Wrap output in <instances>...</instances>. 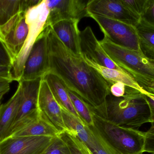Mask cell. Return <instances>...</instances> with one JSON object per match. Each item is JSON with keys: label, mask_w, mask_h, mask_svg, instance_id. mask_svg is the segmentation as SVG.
I'll use <instances>...</instances> for the list:
<instances>
[{"label": "cell", "mask_w": 154, "mask_h": 154, "mask_svg": "<svg viewBox=\"0 0 154 154\" xmlns=\"http://www.w3.org/2000/svg\"><path fill=\"white\" fill-rule=\"evenodd\" d=\"M11 69V66L0 63V78L6 79L13 81Z\"/></svg>", "instance_id": "cell-30"}, {"label": "cell", "mask_w": 154, "mask_h": 154, "mask_svg": "<svg viewBox=\"0 0 154 154\" xmlns=\"http://www.w3.org/2000/svg\"><path fill=\"white\" fill-rule=\"evenodd\" d=\"M44 154H71L66 144L60 137H55L51 145Z\"/></svg>", "instance_id": "cell-25"}, {"label": "cell", "mask_w": 154, "mask_h": 154, "mask_svg": "<svg viewBox=\"0 0 154 154\" xmlns=\"http://www.w3.org/2000/svg\"><path fill=\"white\" fill-rule=\"evenodd\" d=\"M37 109L45 116L59 131L60 134L66 131L62 111L44 78L41 81L38 95Z\"/></svg>", "instance_id": "cell-13"}, {"label": "cell", "mask_w": 154, "mask_h": 154, "mask_svg": "<svg viewBox=\"0 0 154 154\" xmlns=\"http://www.w3.org/2000/svg\"><path fill=\"white\" fill-rule=\"evenodd\" d=\"M130 12L141 18L146 0H120Z\"/></svg>", "instance_id": "cell-27"}, {"label": "cell", "mask_w": 154, "mask_h": 154, "mask_svg": "<svg viewBox=\"0 0 154 154\" xmlns=\"http://www.w3.org/2000/svg\"><path fill=\"white\" fill-rule=\"evenodd\" d=\"M89 15L98 24L104 37L111 42L123 48L141 52L138 35L135 26L104 16L90 14Z\"/></svg>", "instance_id": "cell-7"}, {"label": "cell", "mask_w": 154, "mask_h": 154, "mask_svg": "<svg viewBox=\"0 0 154 154\" xmlns=\"http://www.w3.org/2000/svg\"><path fill=\"white\" fill-rule=\"evenodd\" d=\"M55 137L49 136L7 137L0 142V154H44Z\"/></svg>", "instance_id": "cell-10"}, {"label": "cell", "mask_w": 154, "mask_h": 154, "mask_svg": "<svg viewBox=\"0 0 154 154\" xmlns=\"http://www.w3.org/2000/svg\"><path fill=\"white\" fill-rule=\"evenodd\" d=\"M90 14L107 17L135 27L140 17L128 10L120 0H90L87 5Z\"/></svg>", "instance_id": "cell-12"}, {"label": "cell", "mask_w": 154, "mask_h": 154, "mask_svg": "<svg viewBox=\"0 0 154 154\" xmlns=\"http://www.w3.org/2000/svg\"><path fill=\"white\" fill-rule=\"evenodd\" d=\"M48 14L45 0H42L25 13V21L29 27V32L23 47L12 65L14 81L18 83L20 81L26 60L38 37L45 29Z\"/></svg>", "instance_id": "cell-5"}, {"label": "cell", "mask_w": 154, "mask_h": 154, "mask_svg": "<svg viewBox=\"0 0 154 154\" xmlns=\"http://www.w3.org/2000/svg\"><path fill=\"white\" fill-rule=\"evenodd\" d=\"M79 36L82 55L100 66L126 72L107 55L90 26L80 31Z\"/></svg>", "instance_id": "cell-14"}, {"label": "cell", "mask_w": 154, "mask_h": 154, "mask_svg": "<svg viewBox=\"0 0 154 154\" xmlns=\"http://www.w3.org/2000/svg\"><path fill=\"white\" fill-rule=\"evenodd\" d=\"M148 61H149L151 66L154 69V61L150 60H148Z\"/></svg>", "instance_id": "cell-36"}, {"label": "cell", "mask_w": 154, "mask_h": 154, "mask_svg": "<svg viewBox=\"0 0 154 154\" xmlns=\"http://www.w3.org/2000/svg\"><path fill=\"white\" fill-rule=\"evenodd\" d=\"M59 131L41 113L28 122L10 137L23 136H59Z\"/></svg>", "instance_id": "cell-18"}, {"label": "cell", "mask_w": 154, "mask_h": 154, "mask_svg": "<svg viewBox=\"0 0 154 154\" xmlns=\"http://www.w3.org/2000/svg\"><path fill=\"white\" fill-rule=\"evenodd\" d=\"M42 0H0V26L19 13H26Z\"/></svg>", "instance_id": "cell-21"}, {"label": "cell", "mask_w": 154, "mask_h": 154, "mask_svg": "<svg viewBox=\"0 0 154 154\" xmlns=\"http://www.w3.org/2000/svg\"><path fill=\"white\" fill-rule=\"evenodd\" d=\"M69 96L73 106L84 125H94L91 107L77 95L68 90Z\"/></svg>", "instance_id": "cell-23"}, {"label": "cell", "mask_w": 154, "mask_h": 154, "mask_svg": "<svg viewBox=\"0 0 154 154\" xmlns=\"http://www.w3.org/2000/svg\"><path fill=\"white\" fill-rule=\"evenodd\" d=\"M59 137L66 144L71 154H91L82 142L73 134L66 131Z\"/></svg>", "instance_id": "cell-24"}, {"label": "cell", "mask_w": 154, "mask_h": 154, "mask_svg": "<svg viewBox=\"0 0 154 154\" xmlns=\"http://www.w3.org/2000/svg\"><path fill=\"white\" fill-rule=\"evenodd\" d=\"M25 13L16 14L0 26V41L6 50L12 66L27 39L29 27L25 21Z\"/></svg>", "instance_id": "cell-8"}, {"label": "cell", "mask_w": 154, "mask_h": 154, "mask_svg": "<svg viewBox=\"0 0 154 154\" xmlns=\"http://www.w3.org/2000/svg\"><path fill=\"white\" fill-rule=\"evenodd\" d=\"M126 87L125 84L120 82L114 83L110 86V94L116 97L123 96L125 94Z\"/></svg>", "instance_id": "cell-29"}, {"label": "cell", "mask_w": 154, "mask_h": 154, "mask_svg": "<svg viewBox=\"0 0 154 154\" xmlns=\"http://www.w3.org/2000/svg\"><path fill=\"white\" fill-rule=\"evenodd\" d=\"M21 97V85L19 83L13 96L0 107V142L9 137L19 110Z\"/></svg>", "instance_id": "cell-17"}, {"label": "cell", "mask_w": 154, "mask_h": 154, "mask_svg": "<svg viewBox=\"0 0 154 154\" xmlns=\"http://www.w3.org/2000/svg\"><path fill=\"white\" fill-rule=\"evenodd\" d=\"M145 92L154 96V80L137 82Z\"/></svg>", "instance_id": "cell-32"}, {"label": "cell", "mask_w": 154, "mask_h": 154, "mask_svg": "<svg viewBox=\"0 0 154 154\" xmlns=\"http://www.w3.org/2000/svg\"><path fill=\"white\" fill-rule=\"evenodd\" d=\"M48 42V72L57 76L74 92L103 115L111 85L81 56L75 55L58 38L51 26L46 27Z\"/></svg>", "instance_id": "cell-1"}, {"label": "cell", "mask_w": 154, "mask_h": 154, "mask_svg": "<svg viewBox=\"0 0 154 154\" xmlns=\"http://www.w3.org/2000/svg\"><path fill=\"white\" fill-rule=\"evenodd\" d=\"M12 81L6 79L0 78V93L5 91L8 92L10 89V84Z\"/></svg>", "instance_id": "cell-34"}, {"label": "cell", "mask_w": 154, "mask_h": 154, "mask_svg": "<svg viewBox=\"0 0 154 154\" xmlns=\"http://www.w3.org/2000/svg\"><path fill=\"white\" fill-rule=\"evenodd\" d=\"M144 152L154 154V127H151L145 133Z\"/></svg>", "instance_id": "cell-28"}, {"label": "cell", "mask_w": 154, "mask_h": 154, "mask_svg": "<svg viewBox=\"0 0 154 154\" xmlns=\"http://www.w3.org/2000/svg\"><path fill=\"white\" fill-rule=\"evenodd\" d=\"M49 14L45 28L65 20L80 21L89 17L87 9L88 1L84 0H45Z\"/></svg>", "instance_id": "cell-11"}, {"label": "cell", "mask_w": 154, "mask_h": 154, "mask_svg": "<svg viewBox=\"0 0 154 154\" xmlns=\"http://www.w3.org/2000/svg\"><path fill=\"white\" fill-rule=\"evenodd\" d=\"M7 92H8L7 91H5V92H3L2 93H0V107H1V105H2V99L4 95L6 94Z\"/></svg>", "instance_id": "cell-35"}, {"label": "cell", "mask_w": 154, "mask_h": 154, "mask_svg": "<svg viewBox=\"0 0 154 154\" xmlns=\"http://www.w3.org/2000/svg\"><path fill=\"white\" fill-rule=\"evenodd\" d=\"M143 93L150 107V111H151L150 123L152 124L151 127H154V96L149 94L145 91H144Z\"/></svg>", "instance_id": "cell-31"}, {"label": "cell", "mask_w": 154, "mask_h": 154, "mask_svg": "<svg viewBox=\"0 0 154 154\" xmlns=\"http://www.w3.org/2000/svg\"><path fill=\"white\" fill-rule=\"evenodd\" d=\"M0 63L5 64V65H9L11 67V60L9 56L1 41H0Z\"/></svg>", "instance_id": "cell-33"}, {"label": "cell", "mask_w": 154, "mask_h": 154, "mask_svg": "<svg viewBox=\"0 0 154 154\" xmlns=\"http://www.w3.org/2000/svg\"><path fill=\"white\" fill-rule=\"evenodd\" d=\"M81 57L88 65L95 68L111 85L120 82L125 84L128 87L131 88L143 93L144 92V90L135 79L126 72L106 68L97 64L84 55H82Z\"/></svg>", "instance_id": "cell-19"}, {"label": "cell", "mask_w": 154, "mask_h": 154, "mask_svg": "<svg viewBox=\"0 0 154 154\" xmlns=\"http://www.w3.org/2000/svg\"><path fill=\"white\" fill-rule=\"evenodd\" d=\"M49 68L48 32L45 28L38 37L26 60L20 81L43 78L48 72Z\"/></svg>", "instance_id": "cell-9"}, {"label": "cell", "mask_w": 154, "mask_h": 154, "mask_svg": "<svg viewBox=\"0 0 154 154\" xmlns=\"http://www.w3.org/2000/svg\"><path fill=\"white\" fill-rule=\"evenodd\" d=\"M140 20L154 27V0H146Z\"/></svg>", "instance_id": "cell-26"}, {"label": "cell", "mask_w": 154, "mask_h": 154, "mask_svg": "<svg viewBox=\"0 0 154 154\" xmlns=\"http://www.w3.org/2000/svg\"><path fill=\"white\" fill-rule=\"evenodd\" d=\"M99 42L108 57L137 82L154 80V69L141 52L118 46L106 37Z\"/></svg>", "instance_id": "cell-4"}, {"label": "cell", "mask_w": 154, "mask_h": 154, "mask_svg": "<svg viewBox=\"0 0 154 154\" xmlns=\"http://www.w3.org/2000/svg\"><path fill=\"white\" fill-rule=\"evenodd\" d=\"M43 78L47 81L55 99L60 106L66 109L78 120L83 123L73 106L69 96L67 89L62 81L57 76L49 72Z\"/></svg>", "instance_id": "cell-20"}, {"label": "cell", "mask_w": 154, "mask_h": 154, "mask_svg": "<svg viewBox=\"0 0 154 154\" xmlns=\"http://www.w3.org/2000/svg\"><path fill=\"white\" fill-rule=\"evenodd\" d=\"M79 20H65L60 21L51 26L58 38L71 52L81 56L80 31L78 27Z\"/></svg>", "instance_id": "cell-15"}, {"label": "cell", "mask_w": 154, "mask_h": 154, "mask_svg": "<svg viewBox=\"0 0 154 154\" xmlns=\"http://www.w3.org/2000/svg\"><path fill=\"white\" fill-rule=\"evenodd\" d=\"M62 116L67 131L79 138L92 154H117L101 136L95 126L84 125L61 107Z\"/></svg>", "instance_id": "cell-6"}, {"label": "cell", "mask_w": 154, "mask_h": 154, "mask_svg": "<svg viewBox=\"0 0 154 154\" xmlns=\"http://www.w3.org/2000/svg\"><path fill=\"white\" fill-rule=\"evenodd\" d=\"M102 117L119 126L138 130L150 123L151 111L144 93L126 87L123 96L116 97L110 94L107 97Z\"/></svg>", "instance_id": "cell-2"}, {"label": "cell", "mask_w": 154, "mask_h": 154, "mask_svg": "<svg viewBox=\"0 0 154 154\" xmlns=\"http://www.w3.org/2000/svg\"><path fill=\"white\" fill-rule=\"evenodd\" d=\"M91 154H92L91 153Z\"/></svg>", "instance_id": "cell-37"}, {"label": "cell", "mask_w": 154, "mask_h": 154, "mask_svg": "<svg viewBox=\"0 0 154 154\" xmlns=\"http://www.w3.org/2000/svg\"><path fill=\"white\" fill-rule=\"evenodd\" d=\"M42 78L19 82L21 85V97L18 113L13 126L37 109Z\"/></svg>", "instance_id": "cell-16"}, {"label": "cell", "mask_w": 154, "mask_h": 154, "mask_svg": "<svg viewBox=\"0 0 154 154\" xmlns=\"http://www.w3.org/2000/svg\"><path fill=\"white\" fill-rule=\"evenodd\" d=\"M135 27L141 53L147 59L154 61V27L141 20Z\"/></svg>", "instance_id": "cell-22"}, {"label": "cell", "mask_w": 154, "mask_h": 154, "mask_svg": "<svg viewBox=\"0 0 154 154\" xmlns=\"http://www.w3.org/2000/svg\"><path fill=\"white\" fill-rule=\"evenodd\" d=\"M93 113L94 126L117 154H143L145 133L117 125Z\"/></svg>", "instance_id": "cell-3"}]
</instances>
